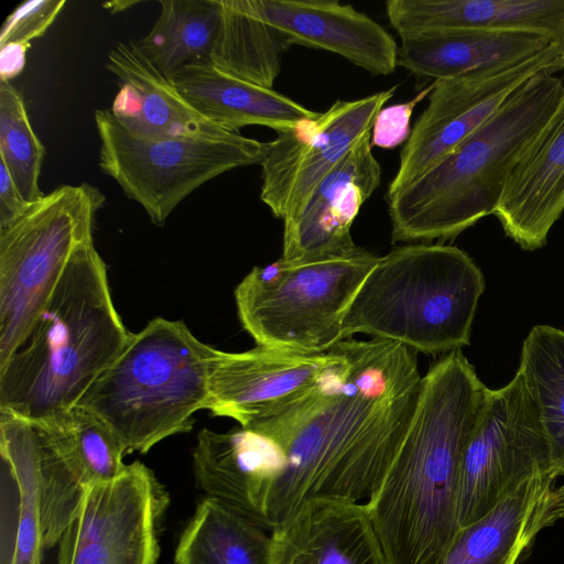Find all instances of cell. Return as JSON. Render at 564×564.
Masks as SVG:
<instances>
[{"label":"cell","instance_id":"1","mask_svg":"<svg viewBox=\"0 0 564 564\" xmlns=\"http://www.w3.org/2000/svg\"><path fill=\"white\" fill-rule=\"evenodd\" d=\"M338 345L343 366L275 416L243 427L283 458L265 506L269 531L312 499L366 503L411 423L423 377L416 351L373 338Z\"/></svg>","mask_w":564,"mask_h":564},{"label":"cell","instance_id":"2","mask_svg":"<svg viewBox=\"0 0 564 564\" xmlns=\"http://www.w3.org/2000/svg\"><path fill=\"white\" fill-rule=\"evenodd\" d=\"M489 391L460 349L422 377L406 434L366 502L390 564H437L459 533L463 457Z\"/></svg>","mask_w":564,"mask_h":564},{"label":"cell","instance_id":"3","mask_svg":"<svg viewBox=\"0 0 564 564\" xmlns=\"http://www.w3.org/2000/svg\"><path fill=\"white\" fill-rule=\"evenodd\" d=\"M130 336L94 239L72 256L29 334L0 366V411L47 420L77 404Z\"/></svg>","mask_w":564,"mask_h":564},{"label":"cell","instance_id":"4","mask_svg":"<svg viewBox=\"0 0 564 564\" xmlns=\"http://www.w3.org/2000/svg\"><path fill=\"white\" fill-rule=\"evenodd\" d=\"M564 80L541 72L452 153L386 197L391 241L453 239L494 214L519 155L556 109Z\"/></svg>","mask_w":564,"mask_h":564},{"label":"cell","instance_id":"5","mask_svg":"<svg viewBox=\"0 0 564 564\" xmlns=\"http://www.w3.org/2000/svg\"><path fill=\"white\" fill-rule=\"evenodd\" d=\"M485 280L462 249L415 242L392 249L368 273L343 324L356 334L438 355L469 344Z\"/></svg>","mask_w":564,"mask_h":564},{"label":"cell","instance_id":"6","mask_svg":"<svg viewBox=\"0 0 564 564\" xmlns=\"http://www.w3.org/2000/svg\"><path fill=\"white\" fill-rule=\"evenodd\" d=\"M213 347L181 321L151 319L129 339L76 405L101 419L126 453L189 432L206 410Z\"/></svg>","mask_w":564,"mask_h":564},{"label":"cell","instance_id":"7","mask_svg":"<svg viewBox=\"0 0 564 564\" xmlns=\"http://www.w3.org/2000/svg\"><path fill=\"white\" fill-rule=\"evenodd\" d=\"M379 257L357 246L300 263L254 267L235 289L239 321L257 346L323 354L343 340V324Z\"/></svg>","mask_w":564,"mask_h":564},{"label":"cell","instance_id":"8","mask_svg":"<svg viewBox=\"0 0 564 564\" xmlns=\"http://www.w3.org/2000/svg\"><path fill=\"white\" fill-rule=\"evenodd\" d=\"M99 188L61 185L0 228V366L29 334L77 248L93 239Z\"/></svg>","mask_w":564,"mask_h":564},{"label":"cell","instance_id":"9","mask_svg":"<svg viewBox=\"0 0 564 564\" xmlns=\"http://www.w3.org/2000/svg\"><path fill=\"white\" fill-rule=\"evenodd\" d=\"M99 166L124 195L163 226L192 192L220 174L260 164L270 142L231 133L224 137L143 138L126 130L110 109L95 112Z\"/></svg>","mask_w":564,"mask_h":564},{"label":"cell","instance_id":"10","mask_svg":"<svg viewBox=\"0 0 564 564\" xmlns=\"http://www.w3.org/2000/svg\"><path fill=\"white\" fill-rule=\"evenodd\" d=\"M554 471L536 405L521 372L490 390L465 449L458 491L460 530L529 477Z\"/></svg>","mask_w":564,"mask_h":564},{"label":"cell","instance_id":"11","mask_svg":"<svg viewBox=\"0 0 564 564\" xmlns=\"http://www.w3.org/2000/svg\"><path fill=\"white\" fill-rule=\"evenodd\" d=\"M560 70H564V51L562 44L553 42L542 52L521 59L434 80L427 106L402 148L386 197L443 161L527 80L541 72Z\"/></svg>","mask_w":564,"mask_h":564},{"label":"cell","instance_id":"12","mask_svg":"<svg viewBox=\"0 0 564 564\" xmlns=\"http://www.w3.org/2000/svg\"><path fill=\"white\" fill-rule=\"evenodd\" d=\"M169 495L135 460L93 486L58 541L57 564H156Z\"/></svg>","mask_w":564,"mask_h":564},{"label":"cell","instance_id":"13","mask_svg":"<svg viewBox=\"0 0 564 564\" xmlns=\"http://www.w3.org/2000/svg\"><path fill=\"white\" fill-rule=\"evenodd\" d=\"M397 86L356 100H336L326 111L270 141L261 163L260 199L284 224L293 221L315 187L371 131Z\"/></svg>","mask_w":564,"mask_h":564},{"label":"cell","instance_id":"14","mask_svg":"<svg viewBox=\"0 0 564 564\" xmlns=\"http://www.w3.org/2000/svg\"><path fill=\"white\" fill-rule=\"evenodd\" d=\"M345 360L338 344L314 355L260 346L242 352L215 348L206 410L253 426L310 393Z\"/></svg>","mask_w":564,"mask_h":564},{"label":"cell","instance_id":"15","mask_svg":"<svg viewBox=\"0 0 564 564\" xmlns=\"http://www.w3.org/2000/svg\"><path fill=\"white\" fill-rule=\"evenodd\" d=\"M370 132L315 187L300 215L283 225L282 261H313L357 248L351 225L381 178Z\"/></svg>","mask_w":564,"mask_h":564},{"label":"cell","instance_id":"16","mask_svg":"<svg viewBox=\"0 0 564 564\" xmlns=\"http://www.w3.org/2000/svg\"><path fill=\"white\" fill-rule=\"evenodd\" d=\"M564 210V89L560 102L527 144L508 176L495 215L524 250L543 247Z\"/></svg>","mask_w":564,"mask_h":564},{"label":"cell","instance_id":"17","mask_svg":"<svg viewBox=\"0 0 564 564\" xmlns=\"http://www.w3.org/2000/svg\"><path fill=\"white\" fill-rule=\"evenodd\" d=\"M260 17L290 45L299 44L340 55L372 75L398 66L392 35L349 4L326 0H254Z\"/></svg>","mask_w":564,"mask_h":564},{"label":"cell","instance_id":"18","mask_svg":"<svg viewBox=\"0 0 564 564\" xmlns=\"http://www.w3.org/2000/svg\"><path fill=\"white\" fill-rule=\"evenodd\" d=\"M533 475L476 522L463 528L437 564H518L538 534L564 519V484Z\"/></svg>","mask_w":564,"mask_h":564},{"label":"cell","instance_id":"19","mask_svg":"<svg viewBox=\"0 0 564 564\" xmlns=\"http://www.w3.org/2000/svg\"><path fill=\"white\" fill-rule=\"evenodd\" d=\"M270 564H390L366 503L306 501L271 531Z\"/></svg>","mask_w":564,"mask_h":564},{"label":"cell","instance_id":"20","mask_svg":"<svg viewBox=\"0 0 564 564\" xmlns=\"http://www.w3.org/2000/svg\"><path fill=\"white\" fill-rule=\"evenodd\" d=\"M283 467L279 449L243 427L226 433L203 429L193 451L197 486L267 530L265 506ZM271 532V531H270Z\"/></svg>","mask_w":564,"mask_h":564},{"label":"cell","instance_id":"21","mask_svg":"<svg viewBox=\"0 0 564 564\" xmlns=\"http://www.w3.org/2000/svg\"><path fill=\"white\" fill-rule=\"evenodd\" d=\"M106 67L119 86L110 111L129 132L143 138L235 133L202 117L150 62L137 41L119 43L108 54Z\"/></svg>","mask_w":564,"mask_h":564},{"label":"cell","instance_id":"22","mask_svg":"<svg viewBox=\"0 0 564 564\" xmlns=\"http://www.w3.org/2000/svg\"><path fill=\"white\" fill-rule=\"evenodd\" d=\"M0 564H41L44 550L33 422L0 411Z\"/></svg>","mask_w":564,"mask_h":564},{"label":"cell","instance_id":"23","mask_svg":"<svg viewBox=\"0 0 564 564\" xmlns=\"http://www.w3.org/2000/svg\"><path fill=\"white\" fill-rule=\"evenodd\" d=\"M386 13L400 37L455 29L527 31L564 46V0H389Z\"/></svg>","mask_w":564,"mask_h":564},{"label":"cell","instance_id":"24","mask_svg":"<svg viewBox=\"0 0 564 564\" xmlns=\"http://www.w3.org/2000/svg\"><path fill=\"white\" fill-rule=\"evenodd\" d=\"M171 82L202 117L235 133L247 126L288 131L318 115L273 88L231 77L212 64L185 67Z\"/></svg>","mask_w":564,"mask_h":564},{"label":"cell","instance_id":"25","mask_svg":"<svg viewBox=\"0 0 564 564\" xmlns=\"http://www.w3.org/2000/svg\"><path fill=\"white\" fill-rule=\"evenodd\" d=\"M554 41L527 31L455 29L401 37L398 65L416 76L446 79L521 59Z\"/></svg>","mask_w":564,"mask_h":564},{"label":"cell","instance_id":"26","mask_svg":"<svg viewBox=\"0 0 564 564\" xmlns=\"http://www.w3.org/2000/svg\"><path fill=\"white\" fill-rule=\"evenodd\" d=\"M219 26L210 64L231 77L272 88L286 39L259 14L254 0H217Z\"/></svg>","mask_w":564,"mask_h":564},{"label":"cell","instance_id":"27","mask_svg":"<svg viewBox=\"0 0 564 564\" xmlns=\"http://www.w3.org/2000/svg\"><path fill=\"white\" fill-rule=\"evenodd\" d=\"M271 532L205 496L180 536L176 564H270Z\"/></svg>","mask_w":564,"mask_h":564},{"label":"cell","instance_id":"28","mask_svg":"<svg viewBox=\"0 0 564 564\" xmlns=\"http://www.w3.org/2000/svg\"><path fill=\"white\" fill-rule=\"evenodd\" d=\"M151 31L137 41L150 62L171 78L181 69L210 64L219 26L217 0H161Z\"/></svg>","mask_w":564,"mask_h":564},{"label":"cell","instance_id":"29","mask_svg":"<svg viewBox=\"0 0 564 564\" xmlns=\"http://www.w3.org/2000/svg\"><path fill=\"white\" fill-rule=\"evenodd\" d=\"M519 371L536 405L552 469L564 477V330L534 326L523 343Z\"/></svg>","mask_w":564,"mask_h":564},{"label":"cell","instance_id":"30","mask_svg":"<svg viewBox=\"0 0 564 564\" xmlns=\"http://www.w3.org/2000/svg\"><path fill=\"white\" fill-rule=\"evenodd\" d=\"M56 442L63 464L84 487L117 477L126 468V448L116 433L90 411L74 405L44 420Z\"/></svg>","mask_w":564,"mask_h":564},{"label":"cell","instance_id":"31","mask_svg":"<svg viewBox=\"0 0 564 564\" xmlns=\"http://www.w3.org/2000/svg\"><path fill=\"white\" fill-rule=\"evenodd\" d=\"M45 148L33 131L19 90L0 78V161L29 203L44 194L39 186Z\"/></svg>","mask_w":564,"mask_h":564},{"label":"cell","instance_id":"32","mask_svg":"<svg viewBox=\"0 0 564 564\" xmlns=\"http://www.w3.org/2000/svg\"><path fill=\"white\" fill-rule=\"evenodd\" d=\"M65 0H30L18 6L2 24L0 47L29 45L44 35L65 6Z\"/></svg>","mask_w":564,"mask_h":564},{"label":"cell","instance_id":"33","mask_svg":"<svg viewBox=\"0 0 564 564\" xmlns=\"http://www.w3.org/2000/svg\"><path fill=\"white\" fill-rule=\"evenodd\" d=\"M434 82L406 102L383 107L377 115L371 132L370 144L382 149H393L405 143L411 134L410 120L417 104L429 97Z\"/></svg>","mask_w":564,"mask_h":564},{"label":"cell","instance_id":"34","mask_svg":"<svg viewBox=\"0 0 564 564\" xmlns=\"http://www.w3.org/2000/svg\"><path fill=\"white\" fill-rule=\"evenodd\" d=\"M30 204L21 195L8 169L0 161V228L14 221Z\"/></svg>","mask_w":564,"mask_h":564},{"label":"cell","instance_id":"35","mask_svg":"<svg viewBox=\"0 0 564 564\" xmlns=\"http://www.w3.org/2000/svg\"><path fill=\"white\" fill-rule=\"evenodd\" d=\"M28 47L29 45L21 44L0 47V78L10 82L22 72Z\"/></svg>","mask_w":564,"mask_h":564},{"label":"cell","instance_id":"36","mask_svg":"<svg viewBox=\"0 0 564 564\" xmlns=\"http://www.w3.org/2000/svg\"><path fill=\"white\" fill-rule=\"evenodd\" d=\"M137 3H139V2L138 1H128V0L110 1V2L104 3V7L107 10H109L111 13H117V12L127 10Z\"/></svg>","mask_w":564,"mask_h":564},{"label":"cell","instance_id":"37","mask_svg":"<svg viewBox=\"0 0 564 564\" xmlns=\"http://www.w3.org/2000/svg\"><path fill=\"white\" fill-rule=\"evenodd\" d=\"M563 51H564V46H563Z\"/></svg>","mask_w":564,"mask_h":564}]
</instances>
